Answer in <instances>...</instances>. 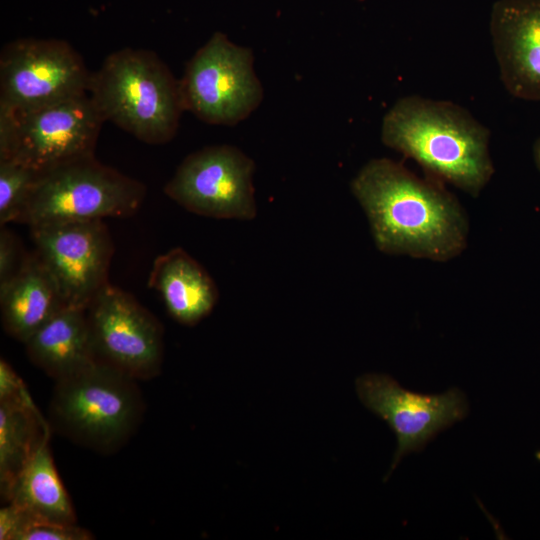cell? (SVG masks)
<instances>
[{"mask_svg":"<svg viewBox=\"0 0 540 540\" xmlns=\"http://www.w3.org/2000/svg\"><path fill=\"white\" fill-rule=\"evenodd\" d=\"M24 513L8 503L0 510V540H15L23 523Z\"/></svg>","mask_w":540,"mask_h":540,"instance_id":"23","label":"cell"},{"mask_svg":"<svg viewBox=\"0 0 540 540\" xmlns=\"http://www.w3.org/2000/svg\"><path fill=\"white\" fill-rule=\"evenodd\" d=\"M0 305L4 330L22 343L66 307L35 251L23 257L16 274L0 288Z\"/></svg>","mask_w":540,"mask_h":540,"instance_id":"16","label":"cell"},{"mask_svg":"<svg viewBox=\"0 0 540 540\" xmlns=\"http://www.w3.org/2000/svg\"><path fill=\"white\" fill-rule=\"evenodd\" d=\"M22 259L18 258V245L14 234L2 226L0 231V288H3L13 278Z\"/></svg>","mask_w":540,"mask_h":540,"instance_id":"21","label":"cell"},{"mask_svg":"<svg viewBox=\"0 0 540 540\" xmlns=\"http://www.w3.org/2000/svg\"><path fill=\"white\" fill-rule=\"evenodd\" d=\"M98 361L135 380L156 377L163 362V328L131 294L106 284L86 308Z\"/></svg>","mask_w":540,"mask_h":540,"instance_id":"10","label":"cell"},{"mask_svg":"<svg viewBox=\"0 0 540 540\" xmlns=\"http://www.w3.org/2000/svg\"><path fill=\"white\" fill-rule=\"evenodd\" d=\"M145 195L143 183L92 155L40 173L17 223L127 217L140 208Z\"/></svg>","mask_w":540,"mask_h":540,"instance_id":"6","label":"cell"},{"mask_svg":"<svg viewBox=\"0 0 540 540\" xmlns=\"http://www.w3.org/2000/svg\"><path fill=\"white\" fill-rule=\"evenodd\" d=\"M143 413L137 380L97 360L55 381L48 424L77 445L111 454L130 440Z\"/></svg>","mask_w":540,"mask_h":540,"instance_id":"4","label":"cell"},{"mask_svg":"<svg viewBox=\"0 0 540 540\" xmlns=\"http://www.w3.org/2000/svg\"><path fill=\"white\" fill-rule=\"evenodd\" d=\"M533 156H534L535 164L537 168L540 170V137L537 139V141L534 144Z\"/></svg>","mask_w":540,"mask_h":540,"instance_id":"24","label":"cell"},{"mask_svg":"<svg viewBox=\"0 0 540 540\" xmlns=\"http://www.w3.org/2000/svg\"><path fill=\"white\" fill-rule=\"evenodd\" d=\"M356 390L364 406L382 418L397 436L389 474L405 454L420 449L467 413L464 394L455 388L442 394L424 395L402 388L388 375L372 373L357 378Z\"/></svg>","mask_w":540,"mask_h":540,"instance_id":"12","label":"cell"},{"mask_svg":"<svg viewBox=\"0 0 540 540\" xmlns=\"http://www.w3.org/2000/svg\"><path fill=\"white\" fill-rule=\"evenodd\" d=\"M35 252L66 307L86 309L109 283L114 247L101 219L29 226Z\"/></svg>","mask_w":540,"mask_h":540,"instance_id":"11","label":"cell"},{"mask_svg":"<svg viewBox=\"0 0 540 540\" xmlns=\"http://www.w3.org/2000/svg\"><path fill=\"white\" fill-rule=\"evenodd\" d=\"M490 32L507 91L516 98L540 101V0H498Z\"/></svg>","mask_w":540,"mask_h":540,"instance_id":"13","label":"cell"},{"mask_svg":"<svg viewBox=\"0 0 540 540\" xmlns=\"http://www.w3.org/2000/svg\"><path fill=\"white\" fill-rule=\"evenodd\" d=\"M88 93L105 122L153 145L174 138L185 110L180 81L155 52L145 49L109 54L91 73Z\"/></svg>","mask_w":540,"mask_h":540,"instance_id":"3","label":"cell"},{"mask_svg":"<svg viewBox=\"0 0 540 540\" xmlns=\"http://www.w3.org/2000/svg\"><path fill=\"white\" fill-rule=\"evenodd\" d=\"M489 139V130L466 109L416 95L397 100L381 126L384 145L473 197L494 174Z\"/></svg>","mask_w":540,"mask_h":540,"instance_id":"2","label":"cell"},{"mask_svg":"<svg viewBox=\"0 0 540 540\" xmlns=\"http://www.w3.org/2000/svg\"><path fill=\"white\" fill-rule=\"evenodd\" d=\"M30 361L58 381L97 361L86 309L64 307L24 343Z\"/></svg>","mask_w":540,"mask_h":540,"instance_id":"15","label":"cell"},{"mask_svg":"<svg viewBox=\"0 0 540 540\" xmlns=\"http://www.w3.org/2000/svg\"><path fill=\"white\" fill-rule=\"evenodd\" d=\"M536 458H537L538 460H540V451H539V452H537V454H536Z\"/></svg>","mask_w":540,"mask_h":540,"instance_id":"25","label":"cell"},{"mask_svg":"<svg viewBox=\"0 0 540 540\" xmlns=\"http://www.w3.org/2000/svg\"><path fill=\"white\" fill-rule=\"evenodd\" d=\"M51 432L29 392L0 400V487L3 496L29 457Z\"/></svg>","mask_w":540,"mask_h":540,"instance_id":"18","label":"cell"},{"mask_svg":"<svg viewBox=\"0 0 540 540\" xmlns=\"http://www.w3.org/2000/svg\"><path fill=\"white\" fill-rule=\"evenodd\" d=\"M40 173L14 160H0V225L18 222Z\"/></svg>","mask_w":540,"mask_h":540,"instance_id":"19","label":"cell"},{"mask_svg":"<svg viewBox=\"0 0 540 540\" xmlns=\"http://www.w3.org/2000/svg\"><path fill=\"white\" fill-rule=\"evenodd\" d=\"M252 51L215 32L187 62L180 79L184 109L215 125H235L262 102Z\"/></svg>","mask_w":540,"mask_h":540,"instance_id":"7","label":"cell"},{"mask_svg":"<svg viewBox=\"0 0 540 540\" xmlns=\"http://www.w3.org/2000/svg\"><path fill=\"white\" fill-rule=\"evenodd\" d=\"M28 392L25 383L4 360H0V400L19 397Z\"/></svg>","mask_w":540,"mask_h":540,"instance_id":"22","label":"cell"},{"mask_svg":"<svg viewBox=\"0 0 540 540\" xmlns=\"http://www.w3.org/2000/svg\"><path fill=\"white\" fill-rule=\"evenodd\" d=\"M25 514V513H24ZM92 533L77 524L34 519L25 514L15 540H90Z\"/></svg>","mask_w":540,"mask_h":540,"instance_id":"20","label":"cell"},{"mask_svg":"<svg viewBox=\"0 0 540 540\" xmlns=\"http://www.w3.org/2000/svg\"><path fill=\"white\" fill-rule=\"evenodd\" d=\"M350 188L381 252L445 262L465 250L467 215L441 181L375 158L359 170Z\"/></svg>","mask_w":540,"mask_h":540,"instance_id":"1","label":"cell"},{"mask_svg":"<svg viewBox=\"0 0 540 540\" xmlns=\"http://www.w3.org/2000/svg\"><path fill=\"white\" fill-rule=\"evenodd\" d=\"M148 286L160 294L170 316L187 326L209 315L219 296L211 276L180 247L155 259Z\"/></svg>","mask_w":540,"mask_h":540,"instance_id":"14","label":"cell"},{"mask_svg":"<svg viewBox=\"0 0 540 540\" xmlns=\"http://www.w3.org/2000/svg\"><path fill=\"white\" fill-rule=\"evenodd\" d=\"M254 170V161L234 146L205 147L180 163L164 193L197 215L252 220L257 214Z\"/></svg>","mask_w":540,"mask_h":540,"instance_id":"9","label":"cell"},{"mask_svg":"<svg viewBox=\"0 0 540 540\" xmlns=\"http://www.w3.org/2000/svg\"><path fill=\"white\" fill-rule=\"evenodd\" d=\"M104 122L88 92L30 109L0 106V160L44 173L92 156Z\"/></svg>","mask_w":540,"mask_h":540,"instance_id":"5","label":"cell"},{"mask_svg":"<svg viewBox=\"0 0 540 540\" xmlns=\"http://www.w3.org/2000/svg\"><path fill=\"white\" fill-rule=\"evenodd\" d=\"M91 72L61 39L21 38L0 54V106L30 109L87 93Z\"/></svg>","mask_w":540,"mask_h":540,"instance_id":"8","label":"cell"},{"mask_svg":"<svg viewBox=\"0 0 540 540\" xmlns=\"http://www.w3.org/2000/svg\"><path fill=\"white\" fill-rule=\"evenodd\" d=\"M49 438L50 433L43 438L2 497L34 519L77 524L76 512L51 454Z\"/></svg>","mask_w":540,"mask_h":540,"instance_id":"17","label":"cell"}]
</instances>
